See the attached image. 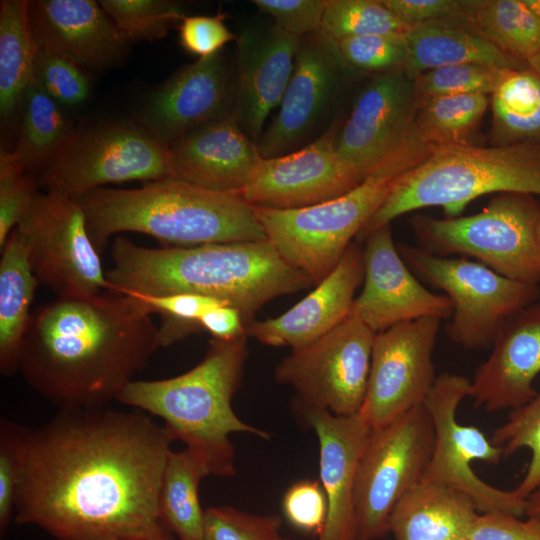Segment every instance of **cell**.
I'll return each mask as SVG.
<instances>
[{
    "instance_id": "51",
    "label": "cell",
    "mask_w": 540,
    "mask_h": 540,
    "mask_svg": "<svg viewBox=\"0 0 540 540\" xmlns=\"http://www.w3.org/2000/svg\"><path fill=\"white\" fill-rule=\"evenodd\" d=\"M200 327L215 340H231L246 333V325L240 312L226 304L207 310L200 320Z\"/></svg>"
},
{
    "instance_id": "25",
    "label": "cell",
    "mask_w": 540,
    "mask_h": 540,
    "mask_svg": "<svg viewBox=\"0 0 540 540\" xmlns=\"http://www.w3.org/2000/svg\"><path fill=\"white\" fill-rule=\"evenodd\" d=\"M363 280V251L352 242L338 265L312 292L278 317L252 321L246 333L270 346H304L350 315L356 289Z\"/></svg>"
},
{
    "instance_id": "5",
    "label": "cell",
    "mask_w": 540,
    "mask_h": 540,
    "mask_svg": "<svg viewBox=\"0 0 540 540\" xmlns=\"http://www.w3.org/2000/svg\"><path fill=\"white\" fill-rule=\"evenodd\" d=\"M246 337L247 333L231 340L212 339L203 360L191 370L167 379L133 380L117 401L162 419L174 440L200 458L210 475L231 476L232 433L270 438L267 431L242 421L232 408L247 358Z\"/></svg>"
},
{
    "instance_id": "55",
    "label": "cell",
    "mask_w": 540,
    "mask_h": 540,
    "mask_svg": "<svg viewBox=\"0 0 540 540\" xmlns=\"http://www.w3.org/2000/svg\"><path fill=\"white\" fill-rule=\"evenodd\" d=\"M118 540H174L167 533L158 536V537H148V538H131V539H118Z\"/></svg>"
},
{
    "instance_id": "8",
    "label": "cell",
    "mask_w": 540,
    "mask_h": 540,
    "mask_svg": "<svg viewBox=\"0 0 540 540\" xmlns=\"http://www.w3.org/2000/svg\"><path fill=\"white\" fill-rule=\"evenodd\" d=\"M396 178L370 176L350 192L310 207L252 209L278 254L317 285L338 265L352 238L385 201Z\"/></svg>"
},
{
    "instance_id": "7",
    "label": "cell",
    "mask_w": 540,
    "mask_h": 540,
    "mask_svg": "<svg viewBox=\"0 0 540 540\" xmlns=\"http://www.w3.org/2000/svg\"><path fill=\"white\" fill-rule=\"evenodd\" d=\"M412 229L424 250L470 256L495 272L540 283V202L524 193H498L480 212L444 219L416 215Z\"/></svg>"
},
{
    "instance_id": "54",
    "label": "cell",
    "mask_w": 540,
    "mask_h": 540,
    "mask_svg": "<svg viewBox=\"0 0 540 540\" xmlns=\"http://www.w3.org/2000/svg\"><path fill=\"white\" fill-rule=\"evenodd\" d=\"M527 64L540 77V49L527 60Z\"/></svg>"
},
{
    "instance_id": "38",
    "label": "cell",
    "mask_w": 540,
    "mask_h": 540,
    "mask_svg": "<svg viewBox=\"0 0 540 540\" xmlns=\"http://www.w3.org/2000/svg\"><path fill=\"white\" fill-rule=\"evenodd\" d=\"M490 441L502 450L503 457L523 448L530 450L531 459L526 472L513 490L517 496L526 499L540 484V393L523 406L511 410L507 420L493 431Z\"/></svg>"
},
{
    "instance_id": "15",
    "label": "cell",
    "mask_w": 540,
    "mask_h": 540,
    "mask_svg": "<svg viewBox=\"0 0 540 540\" xmlns=\"http://www.w3.org/2000/svg\"><path fill=\"white\" fill-rule=\"evenodd\" d=\"M471 380L444 373L436 378L425 406L432 418L435 443L422 480L439 482L469 496L479 513L525 515V499L515 492L494 487L477 476L472 462L498 464L502 450L483 432L457 421L459 404L470 394Z\"/></svg>"
},
{
    "instance_id": "53",
    "label": "cell",
    "mask_w": 540,
    "mask_h": 540,
    "mask_svg": "<svg viewBox=\"0 0 540 540\" xmlns=\"http://www.w3.org/2000/svg\"><path fill=\"white\" fill-rule=\"evenodd\" d=\"M523 2L540 25V0H523Z\"/></svg>"
},
{
    "instance_id": "34",
    "label": "cell",
    "mask_w": 540,
    "mask_h": 540,
    "mask_svg": "<svg viewBox=\"0 0 540 540\" xmlns=\"http://www.w3.org/2000/svg\"><path fill=\"white\" fill-rule=\"evenodd\" d=\"M13 158L28 172L39 169L61 147L72 130L61 106L35 82L26 88L19 106Z\"/></svg>"
},
{
    "instance_id": "22",
    "label": "cell",
    "mask_w": 540,
    "mask_h": 540,
    "mask_svg": "<svg viewBox=\"0 0 540 540\" xmlns=\"http://www.w3.org/2000/svg\"><path fill=\"white\" fill-rule=\"evenodd\" d=\"M492 345L469 397L490 412L521 407L538 394L533 382L540 373V299L510 317Z\"/></svg>"
},
{
    "instance_id": "50",
    "label": "cell",
    "mask_w": 540,
    "mask_h": 540,
    "mask_svg": "<svg viewBox=\"0 0 540 540\" xmlns=\"http://www.w3.org/2000/svg\"><path fill=\"white\" fill-rule=\"evenodd\" d=\"M382 4L408 27L461 15L462 0H381Z\"/></svg>"
},
{
    "instance_id": "43",
    "label": "cell",
    "mask_w": 540,
    "mask_h": 540,
    "mask_svg": "<svg viewBox=\"0 0 540 540\" xmlns=\"http://www.w3.org/2000/svg\"><path fill=\"white\" fill-rule=\"evenodd\" d=\"M278 515H257L230 506L205 510L204 540H290Z\"/></svg>"
},
{
    "instance_id": "12",
    "label": "cell",
    "mask_w": 540,
    "mask_h": 540,
    "mask_svg": "<svg viewBox=\"0 0 540 540\" xmlns=\"http://www.w3.org/2000/svg\"><path fill=\"white\" fill-rule=\"evenodd\" d=\"M15 231L39 283L58 297H89L110 291L78 199L61 193L36 194Z\"/></svg>"
},
{
    "instance_id": "19",
    "label": "cell",
    "mask_w": 540,
    "mask_h": 540,
    "mask_svg": "<svg viewBox=\"0 0 540 540\" xmlns=\"http://www.w3.org/2000/svg\"><path fill=\"white\" fill-rule=\"evenodd\" d=\"M365 240L364 286L354 299L351 316L376 334L420 318H451L450 299L425 288L405 265L393 242L390 224Z\"/></svg>"
},
{
    "instance_id": "56",
    "label": "cell",
    "mask_w": 540,
    "mask_h": 540,
    "mask_svg": "<svg viewBox=\"0 0 540 540\" xmlns=\"http://www.w3.org/2000/svg\"><path fill=\"white\" fill-rule=\"evenodd\" d=\"M458 540H470L468 537H461Z\"/></svg>"
},
{
    "instance_id": "14",
    "label": "cell",
    "mask_w": 540,
    "mask_h": 540,
    "mask_svg": "<svg viewBox=\"0 0 540 540\" xmlns=\"http://www.w3.org/2000/svg\"><path fill=\"white\" fill-rule=\"evenodd\" d=\"M375 335L349 315L325 335L293 349L277 365L275 378L296 391L302 409L358 414L366 395Z\"/></svg>"
},
{
    "instance_id": "9",
    "label": "cell",
    "mask_w": 540,
    "mask_h": 540,
    "mask_svg": "<svg viewBox=\"0 0 540 540\" xmlns=\"http://www.w3.org/2000/svg\"><path fill=\"white\" fill-rule=\"evenodd\" d=\"M39 171L45 191L78 200L107 184L174 177L169 147L127 123L72 131Z\"/></svg>"
},
{
    "instance_id": "13",
    "label": "cell",
    "mask_w": 540,
    "mask_h": 540,
    "mask_svg": "<svg viewBox=\"0 0 540 540\" xmlns=\"http://www.w3.org/2000/svg\"><path fill=\"white\" fill-rule=\"evenodd\" d=\"M417 109L414 81L402 69L376 74L338 127V155L363 180L406 172L409 168L403 156L427 146L415 130Z\"/></svg>"
},
{
    "instance_id": "29",
    "label": "cell",
    "mask_w": 540,
    "mask_h": 540,
    "mask_svg": "<svg viewBox=\"0 0 540 540\" xmlns=\"http://www.w3.org/2000/svg\"><path fill=\"white\" fill-rule=\"evenodd\" d=\"M39 284L15 229L1 249L0 371L18 372L19 357L30 322V307Z\"/></svg>"
},
{
    "instance_id": "33",
    "label": "cell",
    "mask_w": 540,
    "mask_h": 540,
    "mask_svg": "<svg viewBox=\"0 0 540 540\" xmlns=\"http://www.w3.org/2000/svg\"><path fill=\"white\" fill-rule=\"evenodd\" d=\"M479 36L527 62L540 49V25L523 0L464 1L461 15Z\"/></svg>"
},
{
    "instance_id": "3",
    "label": "cell",
    "mask_w": 540,
    "mask_h": 540,
    "mask_svg": "<svg viewBox=\"0 0 540 540\" xmlns=\"http://www.w3.org/2000/svg\"><path fill=\"white\" fill-rule=\"evenodd\" d=\"M111 257L113 265L106 273L110 291L207 296L237 309L246 326L270 300L315 284L268 240L147 248L118 236Z\"/></svg>"
},
{
    "instance_id": "1",
    "label": "cell",
    "mask_w": 540,
    "mask_h": 540,
    "mask_svg": "<svg viewBox=\"0 0 540 540\" xmlns=\"http://www.w3.org/2000/svg\"><path fill=\"white\" fill-rule=\"evenodd\" d=\"M173 441L141 410H59L31 430L15 522L57 540L165 534L159 492Z\"/></svg>"
},
{
    "instance_id": "36",
    "label": "cell",
    "mask_w": 540,
    "mask_h": 540,
    "mask_svg": "<svg viewBox=\"0 0 540 540\" xmlns=\"http://www.w3.org/2000/svg\"><path fill=\"white\" fill-rule=\"evenodd\" d=\"M409 29L381 0H327L319 32L336 42L364 35L404 37Z\"/></svg>"
},
{
    "instance_id": "46",
    "label": "cell",
    "mask_w": 540,
    "mask_h": 540,
    "mask_svg": "<svg viewBox=\"0 0 540 540\" xmlns=\"http://www.w3.org/2000/svg\"><path fill=\"white\" fill-rule=\"evenodd\" d=\"M282 509L293 527L319 535L327 517V499L321 483L310 479L293 483L283 496Z\"/></svg>"
},
{
    "instance_id": "49",
    "label": "cell",
    "mask_w": 540,
    "mask_h": 540,
    "mask_svg": "<svg viewBox=\"0 0 540 540\" xmlns=\"http://www.w3.org/2000/svg\"><path fill=\"white\" fill-rule=\"evenodd\" d=\"M470 540H540V520L505 513H479L467 536Z\"/></svg>"
},
{
    "instance_id": "10",
    "label": "cell",
    "mask_w": 540,
    "mask_h": 540,
    "mask_svg": "<svg viewBox=\"0 0 540 540\" xmlns=\"http://www.w3.org/2000/svg\"><path fill=\"white\" fill-rule=\"evenodd\" d=\"M434 443V426L425 404L370 429L355 478V540H377L389 533L391 512L422 480Z\"/></svg>"
},
{
    "instance_id": "45",
    "label": "cell",
    "mask_w": 540,
    "mask_h": 540,
    "mask_svg": "<svg viewBox=\"0 0 540 540\" xmlns=\"http://www.w3.org/2000/svg\"><path fill=\"white\" fill-rule=\"evenodd\" d=\"M37 180L10 151L0 153V249L38 193Z\"/></svg>"
},
{
    "instance_id": "27",
    "label": "cell",
    "mask_w": 540,
    "mask_h": 540,
    "mask_svg": "<svg viewBox=\"0 0 540 540\" xmlns=\"http://www.w3.org/2000/svg\"><path fill=\"white\" fill-rule=\"evenodd\" d=\"M406 60L402 70L414 80L443 66L479 64L504 70L522 69L527 62L500 50L460 18L441 19L410 27L405 37Z\"/></svg>"
},
{
    "instance_id": "24",
    "label": "cell",
    "mask_w": 540,
    "mask_h": 540,
    "mask_svg": "<svg viewBox=\"0 0 540 540\" xmlns=\"http://www.w3.org/2000/svg\"><path fill=\"white\" fill-rule=\"evenodd\" d=\"M169 150L174 177L219 192L240 193L263 159L233 114L195 129Z\"/></svg>"
},
{
    "instance_id": "52",
    "label": "cell",
    "mask_w": 540,
    "mask_h": 540,
    "mask_svg": "<svg viewBox=\"0 0 540 540\" xmlns=\"http://www.w3.org/2000/svg\"><path fill=\"white\" fill-rule=\"evenodd\" d=\"M525 516L540 520V484L525 499Z\"/></svg>"
},
{
    "instance_id": "16",
    "label": "cell",
    "mask_w": 540,
    "mask_h": 540,
    "mask_svg": "<svg viewBox=\"0 0 540 540\" xmlns=\"http://www.w3.org/2000/svg\"><path fill=\"white\" fill-rule=\"evenodd\" d=\"M440 321L420 318L375 335L366 395L359 412L371 429L383 427L425 403L437 378L433 351Z\"/></svg>"
},
{
    "instance_id": "48",
    "label": "cell",
    "mask_w": 540,
    "mask_h": 540,
    "mask_svg": "<svg viewBox=\"0 0 540 540\" xmlns=\"http://www.w3.org/2000/svg\"><path fill=\"white\" fill-rule=\"evenodd\" d=\"M177 28L181 47L198 59L220 52L228 42L237 39L222 14L186 16Z\"/></svg>"
},
{
    "instance_id": "30",
    "label": "cell",
    "mask_w": 540,
    "mask_h": 540,
    "mask_svg": "<svg viewBox=\"0 0 540 540\" xmlns=\"http://www.w3.org/2000/svg\"><path fill=\"white\" fill-rule=\"evenodd\" d=\"M208 475L204 463L188 448L170 451L159 492V514L178 540H204L205 511L199 484Z\"/></svg>"
},
{
    "instance_id": "28",
    "label": "cell",
    "mask_w": 540,
    "mask_h": 540,
    "mask_svg": "<svg viewBox=\"0 0 540 540\" xmlns=\"http://www.w3.org/2000/svg\"><path fill=\"white\" fill-rule=\"evenodd\" d=\"M478 514L463 492L421 480L393 508L389 533L395 540H458L467 536Z\"/></svg>"
},
{
    "instance_id": "18",
    "label": "cell",
    "mask_w": 540,
    "mask_h": 540,
    "mask_svg": "<svg viewBox=\"0 0 540 540\" xmlns=\"http://www.w3.org/2000/svg\"><path fill=\"white\" fill-rule=\"evenodd\" d=\"M339 122L316 140L288 154L263 158L239 195L251 206L299 209L338 198L364 180L335 149Z\"/></svg>"
},
{
    "instance_id": "37",
    "label": "cell",
    "mask_w": 540,
    "mask_h": 540,
    "mask_svg": "<svg viewBox=\"0 0 540 540\" xmlns=\"http://www.w3.org/2000/svg\"><path fill=\"white\" fill-rule=\"evenodd\" d=\"M101 7L125 39L159 40L186 17L180 2L169 0H102Z\"/></svg>"
},
{
    "instance_id": "17",
    "label": "cell",
    "mask_w": 540,
    "mask_h": 540,
    "mask_svg": "<svg viewBox=\"0 0 540 540\" xmlns=\"http://www.w3.org/2000/svg\"><path fill=\"white\" fill-rule=\"evenodd\" d=\"M335 44L320 32L301 38L294 69L257 144L263 158L279 157L316 140L338 96L342 65Z\"/></svg>"
},
{
    "instance_id": "23",
    "label": "cell",
    "mask_w": 540,
    "mask_h": 540,
    "mask_svg": "<svg viewBox=\"0 0 540 540\" xmlns=\"http://www.w3.org/2000/svg\"><path fill=\"white\" fill-rule=\"evenodd\" d=\"M302 411L318 437L320 483L327 499V517L318 540H355V478L371 428L359 413L339 416L326 410Z\"/></svg>"
},
{
    "instance_id": "32",
    "label": "cell",
    "mask_w": 540,
    "mask_h": 540,
    "mask_svg": "<svg viewBox=\"0 0 540 540\" xmlns=\"http://www.w3.org/2000/svg\"><path fill=\"white\" fill-rule=\"evenodd\" d=\"M28 7L26 0H4L0 5V112L4 119L18 110L33 80L37 46Z\"/></svg>"
},
{
    "instance_id": "47",
    "label": "cell",
    "mask_w": 540,
    "mask_h": 540,
    "mask_svg": "<svg viewBox=\"0 0 540 540\" xmlns=\"http://www.w3.org/2000/svg\"><path fill=\"white\" fill-rule=\"evenodd\" d=\"M327 0H254L284 32L303 38L320 31Z\"/></svg>"
},
{
    "instance_id": "31",
    "label": "cell",
    "mask_w": 540,
    "mask_h": 540,
    "mask_svg": "<svg viewBox=\"0 0 540 540\" xmlns=\"http://www.w3.org/2000/svg\"><path fill=\"white\" fill-rule=\"evenodd\" d=\"M490 103L493 146L540 144V77L533 69L508 70Z\"/></svg>"
},
{
    "instance_id": "11",
    "label": "cell",
    "mask_w": 540,
    "mask_h": 540,
    "mask_svg": "<svg viewBox=\"0 0 540 540\" xmlns=\"http://www.w3.org/2000/svg\"><path fill=\"white\" fill-rule=\"evenodd\" d=\"M399 251L450 299L453 311L446 332L466 349L493 344L510 317L540 299L539 285L510 279L480 262L438 256L409 245H401Z\"/></svg>"
},
{
    "instance_id": "41",
    "label": "cell",
    "mask_w": 540,
    "mask_h": 540,
    "mask_svg": "<svg viewBox=\"0 0 540 540\" xmlns=\"http://www.w3.org/2000/svg\"><path fill=\"white\" fill-rule=\"evenodd\" d=\"M33 80L60 106H78L90 93V81L83 67L44 47H37Z\"/></svg>"
},
{
    "instance_id": "21",
    "label": "cell",
    "mask_w": 540,
    "mask_h": 540,
    "mask_svg": "<svg viewBox=\"0 0 540 540\" xmlns=\"http://www.w3.org/2000/svg\"><path fill=\"white\" fill-rule=\"evenodd\" d=\"M300 41L274 23L252 25L237 36L233 115L256 144L285 93Z\"/></svg>"
},
{
    "instance_id": "42",
    "label": "cell",
    "mask_w": 540,
    "mask_h": 540,
    "mask_svg": "<svg viewBox=\"0 0 540 540\" xmlns=\"http://www.w3.org/2000/svg\"><path fill=\"white\" fill-rule=\"evenodd\" d=\"M31 430L8 418L0 419V534L14 519L18 489Z\"/></svg>"
},
{
    "instance_id": "39",
    "label": "cell",
    "mask_w": 540,
    "mask_h": 540,
    "mask_svg": "<svg viewBox=\"0 0 540 540\" xmlns=\"http://www.w3.org/2000/svg\"><path fill=\"white\" fill-rule=\"evenodd\" d=\"M507 71L471 63L448 65L426 71L413 80L418 105L440 96L492 95Z\"/></svg>"
},
{
    "instance_id": "2",
    "label": "cell",
    "mask_w": 540,
    "mask_h": 540,
    "mask_svg": "<svg viewBox=\"0 0 540 540\" xmlns=\"http://www.w3.org/2000/svg\"><path fill=\"white\" fill-rule=\"evenodd\" d=\"M152 315L135 295L57 297L32 312L18 372L59 410L107 407L160 348Z\"/></svg>"
},
{
    "instance_id": "20",
    "label": "cell",
    "mask_w": 540,
    "mask_h": 540,
    "mask_svg": "<svg viewBox=\"0 0 540 540\" xmlns=\"http://www.w3.org/2000/svg\"><path fill=\"white\" fill-rule=\"evenodd\" d=\"M234 83L222 51L186 65L160 85L142 110V127L168 147L233 114Z\"/></svg>"
},
{
    "instance_id": "6",
    "label": "cell",
    "mask_w": 540,
    "mask_h": 540,
    "mask_svg": "<svg viewBox=\"0 0 540 540\" xmlns=\"http://www.w3.org/2000/svg\"><path fill=\"white\" fill-rule=\"evenodd\" d=\"M506 192L540 197V144L435 147L423 161L397 176L356 238L365 240L395 218L421 208L442 207L448 217H458L474 199Z\"/></svg>"
},
{
    "instance_id": "26",
    "label": "cell",
    "mask_w": 540,
    "mask_h": 540,
    "mask_svg": "<svg viewBox=\"0 0 540 540\" xmlns=\"http://www.w3.org/2000/svg\"><path fill=\"white\" fill-rule=\"evenodd\" d=\"M28 16L37 47L51 49L81 67H106L128 44L96 1H29Z\"/></svg>"
},
{
    "instance_id": "44",
    "label": "cell",
    "mask_w": 540,
    "mask_h": 540,
    "mask_svg": "<svg viewBox=\"0 0 540 540\" xmlns=\"http://www.w3.org/2000/svg\"><path fill=\"white\" fill-rule=\"evenodd\" d=\"M404 37L364 35L333 43L345 64L381 74L403 68L407 52Z\"/></svg>"
},
{
    "instance_id": "40",
    "label": "cell",
    "mask_w": 540,
    "mask_h": 540,
    "mask_svg": "<svg viewBox=\"0 0 540 540\" xmlns=\"http://www.w3.org/2000/svg\"><path fill=\"white\" fill-rule=\"evenodd\" d=\"M128 295L138 296L149 305L153 314H159L160 347L171 346L193 333L201 332L200 320L204 313L216 305L225 304L214 298L188 293L160 296Z\"/></svg>"
},
{
    "instance_id": "35",
    "label": "cell",
    "mask_w": 540,
    "mask_h": 540,
    "mask_svg": "<svg viewBox=\"0 0 540 540\" xmlns=\"http://www.w3.org/2000/svg\"><path fill=\"white\" fill-rule=\"evenodd\" d=\"M489 105L488 95L461 94L428 99L418 105L415 130L429 147L470 144Z\"/></svg>"
},
{
    "instance_id": "4",
    "label": "cell",
    "mask_w": 540,
    "mask_h": 540,
    "mask_svg": "<svg viewBox=\"0 0 540 540\" xmlns=\"http://www.w3.org/2000/svg\"><path fill=\"white\" fill-rule=\"evenodd\" d=\"M101 254L121 232L148 235L164 247L265 241L252 206L239 193L199 187L176 177L140 188H99L79 199Z\"/></svg>"
}]
</instances>
